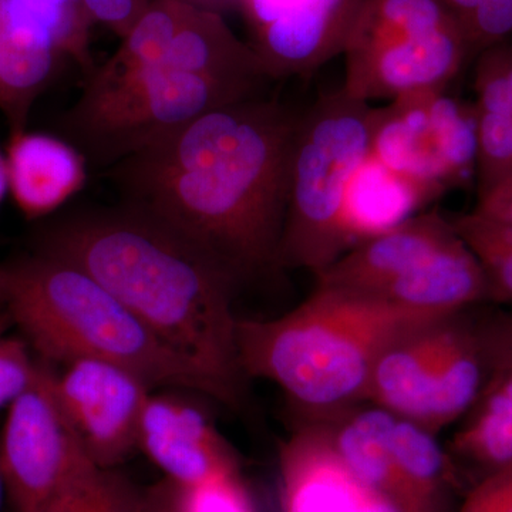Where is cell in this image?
<instances>
[{
	"instance_id": "obj_1",
	"label": "cell",
	"mask_w": 512,
	"mask_h": 512,
	"mask_svg": "<svg viewBox=\"0 0 512 512\" xmlns=\"http://www.w3.org/2000/svg\"><path fill=\"white\" fill-rule=\"evenodd\" d=\"M299 114L261 94L212 110L110 168L124 202L214 256L238 284L279 269Z\"/></svg>"
},
{
	"instance_id": "obj_2",
	"label": "cell",
	"mask_w": 512,
	"mask_h": 512,
	"mask_svg": "<svg viewBox=\"0 0 512 512\" xmlns=\"http://www.w3.org/2000/svg\"><path fill=\"white\" fill-rule=\"evenodd\" d=\"M268 79L221 13L154 0L64 114L70 143L97 167L121 160L235 101Z\"/></svg>"
},
{
	"instance_id": "obj_3",
	"label": "cell",
	"mask_w": 512,
	"mask_h": 512,
	"mask_svg": "<svg viewBox=\"0 0 512 512\" xmlns=\"http://www.w3.org/2000/svg\"><path fill=\"white\" fill-rule=\"evenodd\" d=\"M35 252L77 266L113 293L158 338L247 410L248 377L232 298L238 281L180 232L124 204L69 212L37 231Z\"/></svg>"
},
{
	"instance_id": "obj_4",
	"label": "cell",
	"mask_w": 512,
	"mask_h": 512,
	"mask_svg": "<svg viewBox=\"0 0 512 512\" xmlns=\"http://www.w3.org/2000/svg\"><path fill=\"white\" fill-rule=\"evenodd\" d=\"M444 316L316 285L281 318L239 319V357L248 379L275 383L308 419L326 416L366 402L384 349Z\"/></svg>"
},
{
	"instance_id": "obj_5",
	"label": "cell",
	"mask_w": 512,
	"mask_h": 512,
	"mask_svg": "<svg viewBox=\"0 0 512 512\" xmlns=\"http://www.w3.org/2000/svg\"><path fill=\"white\" fill-rule=\"evenodd\" d=\"M5 303L25 342L52 365L97 359L151 387H178L224 404L218 384L158 338L113 293L77 266L33 251L5 264Z\"/></svg>"
},
{
	"instance_id": "obj_6",
	"label": "cell",
	"mask_w": 512,
	"mask_h": 512,
	"mask_svg": "<svg viewBox=\"0 0 512 512\" xmlns=\"http://www.w3.org/2000/svg\"><path fill=\"white\" fill-rule=\"evenodd\" d=\"M373 107L342 89L299 114L289 160L288 204L278 266L318 275L348 251L342 205L370 154Z\"/></svg>"
},
{
	"instance_id": "obj_7",
	"label": "cell",
	"mask_w": 512,
	"mask_h": 512,
	"mask_svg": "<svg viewBox=\"0 0 512 512\" xmlns=\"http://www.w3.org/2000/svg\"><path fill=\"white\" fill-rule=\"evenodd\" d=\"M342 55L343 92L370 104L446 92L471 50L443 0H363Z\"/></svg>"
},
{
	"instance_id": "obj_8",
	"label": "cell",
	"mask_w": 512,
	"mask_h": 512,
	"mask_svg": "<svg viewBox=\"0 0 512 512\" xmlns=\"http://www.w3.org/2000/svg\"><path fill=\"white\" fill-rule=\"evenodd\" d=\"M487 375L477 325L456 313L387 346L373 367L366 402L436 436L470 412Z\"/></svg>"
},
{
	"instance_id": "obj_9",
	"label": "cell",
	"mask_w": 512,
	"mask_h": 512,
	"mask_svg": "<svg viewBox=\"0 0 512 512\" xmlns=\"http://www.w3.org/2000/svg\"><path fill=\"white\" fill-rule=\"evenodd\" d=\"M370 154L443 195L476 178L474 104L446 92L410 94L373 109Z\"/></svg>"
},
{
	"instance_id": "obj_10",
	"label": "cell",
	"mask_w": 512,
	"mask_h": 512,
	"mask_svg": "<svg viewBox=\"0 0 512 512\" xmlns=\"http://www.w3.org/2000/svg\"><path fill=\"white\" fill-rule=\"evenodd\" d=\"M90 464L60 403L55 366L39 357L32 382L8 407L0 441V467L13 512H39Z\"/></svg>"
},
{
	"instance_id": "obj_11",
	"label": "cell",
	"mask_w": 512,
	"mask_h": 512,
	"mask_svg": "<svg viewBox=\"0 0 512 512\" xmlns=\"http://www.w3.org/2000/svg\"><path fill=\"white\" fill-rule=\"evenodd\" d=\"M56 367V390L87 456L116 468L136 448L141 416L153 389L124 367L76 359Z\"/></svg>"
},
{
	"instance_id": "obj_12",
	"label": "cell",
	"mask_w": 512,
	"mask_h": 512,
	"mask_svg": "<svg viewBox=\"0 0 512 512\" xmlns=\"http://www.w3.org/2000/svg\"><path fill=\"white\" fill-rule=\"evenodd\" d=\"M363 0H239L269 80L308 77L342 55Z\"/></svg>"
},
{
	"instance_id": "obj_13",
	"label": "cell",
	"mask_w": 512,
	"mask_h": 512,
	"mask_svg": "<svg viewBox=\"0 0 512 512\" xmlns=\"http://www.w3.org/2000/svg\"><path fill=\"white\" fill-rule=\"evenodd\" d=\"M279 470L282 512H400L350 470L318 419L282 444Z\"/></svg>"
},
{
	"instance_id": "obj_14",
	"label": "cell",
	"mask_w": 512,
	"mask_h": 512,
	"mask_svg": "<svg viewBox=\"0 0 512 512\" xmlns=\"http://www.w3.org/2000/svg\"><path fill=\"white\" fill-rule=\"evenodd\" d=\"M138 450L177 485L239 473L237 457L207 414L194 404L150 394L138 431Z\"/></svg>"
},
{
	"instance_id": "obj_15",
	"label": "cell",
	"mask_w": 512,
	"mask_h": 512,
	"mask_svg": "<svg viewBox=\"0 0 512 512\" xmlns=\"http://www.w3.org/2000/svg\"><path fill=\"white\" fill-rule=\"evenodd\" d=\"M457 234L437 211L416 217L348 249L316 275V285L379 298L394 281Z\"/></svg>"
},
{
	"instance_id": "obj_16",
	"label": "cell",
	"mask_w": 512,
	"mask_h": 512,
	"mask_svg": "<svg viewBox=\"0 0 512 512\" xmlns=\"http://www.w3.org/2000/svg\"><path fill=\"white\" fill-rule=\"evenodd\" d=\"M63 53L18 0H0V111L10 133L26 130L36 100L56 79Z\"/></svg>"
},
{
	"instance_id": "obj_17",
	"label": "cell",
	"mask_w": 512,
	"mask_h": 512,
	"mask_svg": "<svg viewBox=\"0 0 512 512\" xmlns=\"http://www.w3.org/2000/svg\"><path fill=\"white\" fill-rule=\"evenodd\" d=\"M328 427L340 457L360 480L396 505L400 512H436L397 463L390 446L396 416L380 407L352 406L311 417Z\"/></svg>"
},
{
	"instance_id": "obj_18",
	"label": "cell",
	"mask_w": 512,
	"mask_h": 512,
	"mask_svg": "<svg viewBox=\"0 0 512 512\" xmlns=\"http://www.w3.org/2000/svg\"><path fill=\"white\" fill-rule=\"evenodd\" d=\"M9 192L28 220H40L70 200L86 181V157L70 141L36 131L10 133Z\"/></svg>"
},
{
	"instance_id": "obj_19",
	"label": "cell",
	"mask_w": 512,
	"mask_h": 512,
	"mask_svg": "<svg viewBox=\"0 0 512 512\" xmlns=\"http://www.w3.org/2000/svg\"><path fill=\"white\" fill-rule=\"evenodd\" d=\"M439 192L369 154L356 168L342 205V231L348 249L399 227L421 214Z\"/></svg>"
},
{
	"instance_id": "obj_20",
	"label": "cell",
	"mask_w": 512,
	"mask_h": 512,
	"mask_svg": "<svg viewBox=\"0 0 512 512\" xmlns=\"http://www.w3.org/2000/svg\"><path fill=\"white\" fill-rule=\"evenodd\" d=\"M376 299L417 311L456 315L490 299V288L477 256L457 232Z\"/></svg>"
},
{
	"instance_id": "obj_21",
	"label": "cell",
	"mask_w": 512,
	"mask_h": 512,
	"mask_svg": "<svg viewBox=\"0 0 512 512\" xmlns=\"http://www.w3.org/2000/svg\"><path fill=\"white\" fill-rule=\"evenodd\" d=\"M454 434V453L484 474L512 466V365L488 369L477 402Z\"/></svg>"
},
{
	"instance_id": "obj_22",
	"label": "cell",
	"mask_w": 512,
	"mask_h": 512,
	"mask_svg": "<svg viewBox=\"0 0 512 512\" xmlns=\"http://www.w3.org/2000/svg\"><path fill=\"white\" fill-rule=\"evenodd\" d=\"M390 446L397 463L412 480L421 497L436 512H446L454 468L436 436L412 421L396 417Z\"/></svg>"
},
{
	"instance_id": "obj_23",
	"label": "cell",
	"mask_w": 512,
	"mask_h": 512,
	"mask_svg": "<svg viewBox=\"0 0 512 512\" xmlns=\"http://www.w3.org/2000/svg\"><path fill=\"white\" fill-rule=\"evenodd\" d=\"M141 494L114 468L90 464L45 504L39 512H138Z\"/></svg>"
},
{
	"instance_id": "obj_24",
	"label": "cell",
	"mask_w": 512,
	"mask_h": 512,
	"mask_svg": "<svg viewBox=\"0 0 512 512\" xmlns=\"http://www.w3.org/2000/svg\"><path fill=\"white\" fill-rule=\"evenodd\" d=\"M20 5L45 25L64 57L74 60L84 72H92L90 18L82 0H18Z\"/></svg>"
},
{
	"instance_id": "obj_25",
	"label": "cell",
	"mask_w": 512,
	"mask_h": 512,
	"mask_svg": "<svg viewBox=\"0 0 512 512\" xmlns=\"http://www.w3.org/2000/svg\"><path fill=\"white\" fill-rule=\"evenodd\" d=\"M466 36L471 56L512 36V0H443Z\"/></svg>"
},
{
	"instance_id": "obj_26",
	"label": "cell",
	"mask_w": 512,
	"mask_h": 512,
	"mask_svg": "<svg viewBox=\"0 0 512 512\" xmlns=\"http://www.w3.org/2000/svg\"><path fill=\"white\" fill-rule=\"evenodd\" d=\"M175 484V483H174ZM175 512H255L239 473L225 474L174 490Z\"/></svg>"
},
{
	"instance_id": "obj_27",
	"label": "cell",
	"mask_w": 512,
	"mask_h": 512,
	"mask_svg": "<svg viewBox=\"0 0 512 512\" xmlns=\"http://www.w3.org/2000/svg\"><path fill=\"white\" fill-rule=\"evenodd\" d=\"M476 101L480 111L512 116V40L490 47L478 55L474 74Z\"/></svg>"
},
{
	"instance_id": "obj_28",
	"label": "cell",
	"mask_w": 512,
	"mask_h": 512,
	"mask_svg": "<svg viewBox=\"0 0 512 512\" xmlns=\"http://www.w3.org/2000/svg\"><path fill=\"white\" fill-rule=\"evenodd\" d=\"M37 360L25 340L0 333V409L9 407L29 386L35 377Z\"/></svg>"
},
{
	"instance_id": "obj_29",
	"label": "cell",
	"mask_w": 512,
	"mask_h": 512,
	"mask_svg": "<svg viewBox=\"0 0 512 512\" xmlns=\"http://www.w3.org/2000/svg\"><path fill=\"white\" fill-rule=\"evenodd\" d=\"M458 512H512V466L484 474Z\"/></svg>"
},
{
	"instance_id": "obj_30",
	"label": "cell",
	"mask_w": 512,
	"mask_h": 512,
	"mask_svg": "<svg viewBox=\"0 0 512 512\" xmlns=\"http://www.w3.org/2000/svg\"><path fill=\"white\" fill-rule=\"evenodd\" d=\"M154 0H82L94 23L124 37Z\"/></svg>"
},
{
	"instance_id": "obj_31",
	"label": "cell",
	"mask_w": 512,
	"mask_h": 512,
	"mask_svg": "<svg viewBox=\"0 0 512 512\" xmlns=\"http://www.w3.org/2000/svg\"><path fill=\"white\" fill-rule=\"evenodd\" d=\"M487 367L512 365V312L477 323Z\"/></svg>"
},
{
	"instance_id": "obj_32",
	"label": "cell",
	"mask_w": 512,
	"mask_h": 512,
	"mask_svg": "<svg viewBox=\"0 0 512 512\" xmlns=\"http://www.w3.org/2000/svg\"><path fill=\"white\" fill-rule=\"evenodd\" d=\"M474 211L512 227V175L478 195Z\"/></svg>"
},
{
	"instance_id": "obj_33",
	"label": "cell",
	"mask_w": 512,
	"mask_h": 512,
	"mask_svg": "<svg viewBox=\"0 0 512 512\" xmlns=\"http://www.w3.org/2000/svg\"><path fill=\"white\" fill-rule=\"evenodd\" d=\"M174 490L175 484L168 478L143 490L138 512H175Z\"/></svg>"
},
{
	"instance_id": "obj_34",
	"label": "cell",
	"mask_w": 512,
	"mask_h": 512,
	"mask_svg": "<svg viewBox=\"0 0 512 512\" xmlns=\"http://www.w3.org/2000/svg\"><path fill=\"white\" fill-rule=\"evenodd\" d=\"M198 8L212 10V12L221 13L222 10L232 8L238 5L239 0H187Z\"/></svg>"
},
{
	"instance_id": "obj_35",
	"label": "cell",
	"mask_w": 512,
	"mask_h": 512,
	"mask_svg": "<svg viewBox=\"0 0 512 512\" xmlns=\"http://www.w3.org/2000/svg\"><path fill=\"white\" fill-rule=\"evenodd\" d=\"M9 192L8 167H6L5 154L0 150V207Z\"/></svg>"
},
{
	"instance_id": "obj_36",
	"label": "cell",
	"mask_w": 512,
	"mask_h": 512,
	"mask_svg": "<svg viewBox=\"0 0 512 512\" xmlns=\"http://www.w3.org/2000/svg\"><path fill=\"white\" fill-rule=\"evenodd\" d=\"M6 291H8V271L5 264L0 265V306H3L6 299Z\"/></svg>"
},
{
	"instance_id": "obj_37",
	"label": "cell",
	"mask_w": 512,
	"mask_h": 512,
	"mask_svg": "<svg viewBox=\"0 0 512 512\" xmlns=\"http://www.w3.org/2000/svg\"><path fill=\"white\" fill-rule=\"evenodd\" d=\"M5 493V480H3L2 467H0V508H2L3 494Z\"/></svg>"
}]
</instances>
